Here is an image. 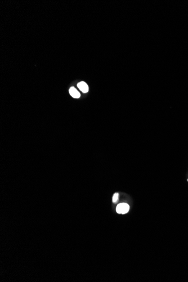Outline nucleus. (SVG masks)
Masks as SVG:
<instances>
[{
    "label": "nucleus",
    "mask_w": 188,
    "mask_h": 282,
    "mask_svg": "<svg viewBox=\"0 0 188 282\" xmlns=\"http://www.w3.org/2000/svg\"><path fill=\"white\" fill-rule=\"evenodd\" d=\"M130 210V206L127 203H119L116 207L117 212L119 214H126Z\"/></svg>",
    "instance_id": "obj_1"
},
{
    "label": "nucleus",
    "mask_w": 188,
    "mask_h": 282,
    "mask_svg": "<svg viewBox=\"0 0 188 282\" xmlns=\"http://www.w3.org/2000/svg\"><path fill=\"white\" fill-rule=\"evenodd\" d=\"M77 87L83 93H87L88 91V86L85 82H81L77 84Z\"/></svg>",
    "instance_id": "obj_2"
},
{
    "label": "nucleus",
    "mask_w": 188,
    "mask_h": 282,
    "mask_svg": "<svg viewBox=\"0 0 188 282\" xmlns=\"http://www.w3.org/2000/svg\"><path fill=\"white\" fill-rule=\"evenodd\" d=\"M69 93H70V95H71V96L74 97V98L78 99V98H79V97H80V96H81L80 93L78 92L77 91V90L76 88H74V87H72L70 88V89H69Z\"/></svg>",
    "instance_id": "obj_3"
},
{
    "label": "nucleus",
    "mask_w": 188,
    "mask_h": 282,
    "mask_svg": "<svg viewBox=\"0 0 188 282\" xmlns=\"http://www.w3.org/2000/svg\"><path fill=\"white\" fill-rule=\"evenodd\" d=\"M118 197H119V194L118 193H115L114 195H113V203H116L117 201H118Z\"/></svg>",
    "instance_id": "obj_4"
},
{
    "label": "nucleus",
    "mask_w": 188,
    "mask_h": 282,
    "mask_svg": "<svg viewBox=\"0 0 188 282\" xmlns=\"http://www.w3.org/2000/svg\"><path fill=\"white\" fill-rule=\"evenodd\" d=\"M187 181H188V180H187Z\"/></svg>",
    "instance_id": "obj_5"
}]
</instances>
